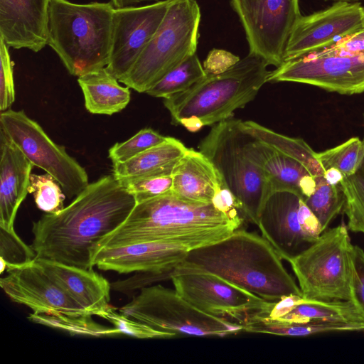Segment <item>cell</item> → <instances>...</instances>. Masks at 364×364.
Masks as SVG:
<instances>
[{
  "instance_id": "7a4b0ae2",
  "label": "cell",
  "mask_w": 364,
  "mask_h": 364,
  "mask_svg": "<svg viewBox=\"0 0 364 364\" xmlns=\"http://www.w3.org/2000/svg\"><path fill=\"white\" fill-rule=\"evenodd\" d=\"M243 221L230 218L212 203L190 202L171 191L136 203L124 222L92 250L147 241L177 243L191 250L228 237Z\"/></svg>"
},
{
  "instance_id": "d590c367",
  "label": "cell",
  "mask_w": 364,
  "mask_h": 364,
  "mask_svg": "<svg viewBox=\"0 0 364 364\" xmlns=\"http://www.w3.org/2000/svg\"><path fill=\"white\" fill-rule=\"evenodd\" d=\"M166 137L151 128H144L127 141L114 144L109 149L108 157L112 163L125 162L163 142Z\"/></svg>"
},
{
  "instance_id": "1f68e13d",
  "label": "cell",
  "mask_w": 364,
  "mask_h": 364,
  "mask_svg": "<svg viewBox=\"0 0 364 364\" xmlns=\"http://www.w3.org/2000/svg\"><path fill=\"white\" fill-rule=\"evenodd\" d=\"M340 186L345 196L343 210L348 228L364 234V154L355 173L343 177Z\"/></svg>"
},
{
  "instance_id": "7c38bea8",
  "label": "cell",
  "mask_w": 364,
  "mask_h": 364,
  "mask_svg": "<svg viewBox=\"0 0 364 364\" xmlns=\"http://www.w3.org/2000/svg\"><path fill=\"white\" fill-rule=\"evenodd\" d=\"M231 4L245 30L250 53L279 67L301 16L299 0H231Z\"/></svg>"
},
{
  "instance_id": "e575fe53",
  "label": "cell",
  "mask_w": 364,
  "mask_h": 364,
  "mask_svg": "<svg viewBox=\"0 0 364 364\" xmlns=\"http://www.w3.org/2000/svg\"><path fill=\"white\" fill-rule=\"evenodd\" d=\"M36 257L31 245H26L14 230L0 228L1 274L26 264Z\"/></svg>"
},
{
  "instance_id": "52a82bcc",
  "label": "cell",
  "mask_w": 364,
  "mask_h": 364,
  "mask_svg": "<svg viewBox=\"0 0 364 364\" xmlns=\"http://www.w3.org/2000/svg\"><path fill=\"white\" fill-rule=\"evenodd\" d=\"M241 120L228 119L213 127L198 149L213 164L224 185L240 201L245 218L256 225L272 193L263 171L245 154Z\"/></svg>"
},
{
  "instance_id": "ab89813d",
  "label": "cell",
  "mask_w": 364,
  "mask_h": 364,
  "mask_svg": "<svg viewBox=\"0 0 364 364\" xmlns=\"http://www.w3.org/2000/svg\"><path fill=\"white\" fill-rule=\"evenodd\" d=\"M351 300L364 316V250L353 245L351 254Z\"/></svg>"
},
{
  "instance_id": "e0dca14e",
  "label": "cell",
  "mask_w": 364,
  "mask_h": 364,
  "mask_svg": "<svg viewBox=\"0 0 364 364\" xmlns=\"http://www.w3.org/2000/svg\"><path fill=\"white\" fill-rule=\"evenodd\" d=\"M0 286L11 300L26 306L35 314L90 315L36 259L8 272L0 279Z\"/></svg>"
},
{
  "instance_id": "f1b7e54d",
  "label": "cell",
  "mask_w": 364,
  "mask_h": 364,
  "mask_svg": "<svg viewBox=\"0 0 364 364\" xmlns=\"http://www.w3.org/2000/svg\"><path fill=\"white\" fill-rule=\"evenodd\" d=\"M314 191L304 201L318 220L323 232L343 209L345 196L340 183L329 182L324 176L315 178Z\"/></svg>"
},
{
  "instance_id": "8992f818",
  "label": "cell",
  "mask_w": 364,
  "mask_h": 364,
  "mask_svg": "<svg viewBox=\"0 0 364 364\" xmlns=\"http://www.w3.org/2000/svg\"><path fill=\"white\" fill-rule=\"evenodd\" d=\"M200 18L196 0H171L156 32L120 82L138 92H146L195 54Z\"/></svg>"
},
{
  "instance_id": "7402d4cb",
  "label": "cell",
  "mask_w": 364,
  "mask_h": 364,
  "mask_svg": "<svg viewBox=\"0 0 364 364\" xmlns=\"http://www.w3.org/2000/svg\"><path fill=\"white\" fill-rule=\"evenodd\" d=\"M36 260L90 315L102 318L111 307V284L93 269L80 268L44 259L36 258Z\"/></svg>"
},
{
  "instance_id": "d6a6232c",
  "label": "cell",
  "mask_w": 364,
  "mask_h": 364,
  "mask_svg": "<svg viewBox=\"0 0 364 364\" xmlns=\"http://www.w3.org/2000/svg\"><path fill=\"white\" fill-rule=\"evenodd\" d=\"M363 154V140L358 137H352L336 146L316 152V157L325 171L329 169L337 170L346 177L355 173Z\"/></svg>"
},
{
  "instance_id": "4fadbf2b",
  "label": "cell",
  "mask_w": 364,
  "mask_h": 364,
  "mask_svg": "<svg viewBox=\"0 0 364 364\" xmlns=\"http://www.w3.org/2000/svg\"><path fill=\"white\" fill-rule=\"evenodd\" d=\"M257 226L262 236L287 262L307 249L323 232L304 200L286 191H274L269 196Z\"/></svg>"
},
{
  "instance_id": "9c48e42d",
  "label": "cell",
  "mask_w": 364,
  "mask_h": 364,
  "mask_svg": "<svg viewBox=\"0 0 364 364\" xmlns=\"http://www.w3.org/2000/svg\"><path fill=\"white\" fill-rule=\"evenodd\" d=\"M131 318L176 336L224 337L243 331L236 321L208 314L176 290L157 284L144 287L119 309Z\"/></svg>"
},
{
  "instance_id": "44dd1931",
  "label": "cell",
  "mask_w": 364,
  "mask_h": 364,
  "mask_svg": "<svg viewBox=\"0 0 364 364\" xmlns=\"http://www.w3.org/2000/svg\"><path fill=\"white\" fill-rule=\"evenodd\" d=\"M33 164L0 130V228L14 230V220L28 193Z\"/></svg>"
},
{
  "instance_id": "bcb514c9",
  "label": "cell",
  "mask_w": 364,
  "mask_h": 364,
  "mask_svg": "<svg viewBox=\"0 0 364 364\" xmlns=\"http://www.w3.org/2000/svg\"><path fill=\"white\" fill-rule=\"evenodd\" d=\"M363 11H364V6H363Z\"/></svg>"
},
{
  "instance_id": "2e32d148",
  "label": "cell",
  "mask_w": 364,
  "mask_h": 364,
  "mask_svg": "<svg viewBox=\"0 0 364 364\" xmlns=\"http://www.w3.org/2000/svg\"><path fill=\"white\" fill-rule=\"evenodd\" d=\"M363 27V6L357 2L336 1L324 10L301 16L289 38L284 61L328 48Z\"/></svg>"
},
{
  "instance_id": "5bb4252c",
  "label": "cell",
  "mask_w": 364,
  "mask_h": 364,
  "mask_svg": "<svg viewBox=\"0 0 364 364\" xmlns=\"http://www.w3.org/2000/svg\"><path fill=\"white\" fill-rule=\"evenodd\" d=\"M267 82H293L341 95L364 92V53L356 55L308 54L284 60L270 72Z\"/></svg>"
},
{
  "instance_id": "8d00e7d4",
  "label": "cell",
  "mask_w": 364,
  "mask_h": 364,
  "mask_svg": "<svg viewBox=\"0 0 364 364\" xmlns=\"http://www.w3.org/2000/svg\"><path fill=\"white\" fill-rule=\"evenodd\" d=\"M119 181L134 197L136 203L169 193L173 186L172 174L124 178Z\"/></svg>"
},
{
  "instance_id": "ba28073f",
  "label": "cell",
  "mask_w": 364,
  "mask_h": 364,
  "mask_svg": "<svg viewBox=\"0 0 364 364\" xmlns=\"http://www.w3.org/2000/svg\"><path fill=\"white\" fill-rule=\"evenodd\" d=\"M348 228L342 223L326 230L289 262L302 297L320 301L351 300V254Z\"/></svg>"
},
{
  "instance_id": "4316f807",
  "label": "cell",
  "mask_w": 364,
  "mask_h": 364,
  "mask_svg": "<svg viewBox=\"0 0 364 364\" xmlns=\"http://www.w3.org/2000/svg\"><path fill=\"white\" fill-rule=\"evenodd\" d=\"M241 127L247 134L304 166L314 177L325 176L316 152L301 139L289 137L274 132L253 121H241Z\"/></svg>"
},
{
  "instance_id": "f6af8a7d",
  "label": "cell",
  "mask_w": 364,
  "mask_h": 364,
  "mask_svg": "<svg viewBox=\"0 0 364 364\" xmlns=\"http://www.w3.org/2000/svg\"><path fill=\"white\" fill-rule=\"evenodd\" d=\"M363 144H364V138H363Z\"/></svg>"
},
{
  "instance_id": "60d3db41",
  "label": "cell",
  "mask_w": 364,
  "mask_h": 364,
  "mask_svg": "<svg viewBox=\"0 0 364 364\" xmlns=\"http://www.w3.org/2000/svg\"><path fill=\"white\" fill-rule=\"evenodd\" d=\"M363 53H364V27L341 38L332 46L312 53L331 55H356Z\"/></svg>"
},
{
  "instance_id": "484cf974",
  "label": "cell",
  "mask_w": 364,
  "mask_h": 364,
  "mask_svg": "<svg viewBox=\"0 0 364 364\" xmlns=\"http://www.w3.org/2000/svg\"><path fill=\"white\" fill-rule=\"evenodd\" d=\"M278 320L348 324L364 331V316L352 300L320 301L302 297L289 313Z\"/></svg>"
},
{
  "instance_id": "b9f144b4",
  "label": "cell",
  "mask_w": 364,
  "mask_h": 364,
  "mask_svg": "<svg viewBox=\"0 0 364 364\" xmlns=\"http://www.w3.org/2000/svg\"><path fill=\"white\" fill-rule=\"evenodd\" d=\"M240 58L230 51L213 48L208 54L203 67L208 75H218L228 70L239 60Z\"/></svg>"
},
{
  "instance_id": "d4e9b609",
  "label": "cell",
  "mask_w": 364,
  "mask_h": 364,
  "mask_svg": "<svg viewBox=\"0 0 364 364\" xmlns=\"http://www.w3.org/2000/svg\"><path fill=\"white\" fill-rule=\"evenodd\" d=\"M77 82L85 107L92 114L112 115L124 109L131 99L129 87L120 85L105 68L79 77Z\"/></svg>"
},
{
  "instance_id": "836d02e7",
  "label": "cell",
  "mask_w": 364,
  "mask_h": 364,
  "mask_svg": "<svg viewBox=\"0 0 364 364\" xmlns=\"http://www.w3.org/2000/svg\"><path fill=\"white\" fill-rule=\"evenodd\" d=\"M59 183L49 173H31L28 193L33 194L38 209L49 214L60 212L64 207L65 194Z\"/></svg>"
},
{
  "instance_id": "ee69618b",
  "label": "cell",
  "mask_w": 364,
  "mask_h": 364,
  "mask_svg": "<svg viewBox=\"0 0 364 364\" xmlns=\"http://www.w3.org/2000/svg\"><path fill=\"white\" fill-rule=\"evenodd\" d=\"M334 1H343V2H348V3H356L357 1H361V0H334Z\"/></svg>"
},
{
  "instance_id": "3957f363",
  "label": "cell",
  "mask_w": 364,
  "mask_h": 364,
  "mask_svg": "<svg viewBox=\"0 0 364 364\" xmlns=\"http://www.w3.org/2000/svg\"><path fill=\"white\" fill-rule=\"evenodd\" d=\"M178 267L212 273L269 302L302 296L272 245L241 228L220 241L188 251Z\"/></svg>"
},
{
  "instance_id": "9a60e30c",
  "label": "cell",
  "mask_w": 364,
  "mask_h": 364,
  "mask_svg": "<svg viewBox=\"0 0 364 364\" xmlns=\"http://www.w3.org/2000/svg\"><path fill=\"white\" fill-rule=\"evenodd\" d=\"M170 1L114 9L110 57L105 68L119 82L131 70L156 32Z\"/></svg>"
},
{
  "instance_id": "4dcf8cb0",
  "label": "cell",
  "mask_w": 364,
  "mask_h": 364,
  "mask_svg": "<svg viewBox=\"0 0 364 364\" xmlns=\"http://www.w3.org/2000/svg\"><path fill=\"white\" fill-rule=\"evenodd\" d=\"M28 318L36 323L60 329L70 335L107 337L122 335L115 327L100 325L92 318V315H49L32 313Z\"/></svg>"
},
{
  "instance_id": "30bf717a",
  "label": "cell",
  "mask_w": 364,
  "mask_h": 364,
  "mask_svg": "<svg viewBox=\"0 0 364 364\" xmlns=\"http://www.w3.org/2000/svg\"><path fill=\"white\" fill-rule=\"evenodd\" d=\"M0 130L33 166L51 175L69 198L77 196L88 186L85 169L67 153L65 146L55 144L23 110L1 112Z\"/></svg>"
},
{
  "instance_id": "d6986e66",
  "label": "cell",
  "mask_w": 364,
  "mask_h": 364,
  "mask_svg": "<svg viewBox=\"0 0 364 364\" xmlns=\"http://www.w3.org/2000/svg\"><path fill=\"white\" fill-rule=\"evenodd\" d=\"M50 0H0V38L9 48L33 52L48 45Z\"/></svg>"
},
{
  "instance_id": "83f0119b",
  "label": "cell",
  "mask_w": 364,
  "mask_h": 364,
  "mask_svg": "<svg viewBox=\"0 0 364 364\" xmlns=\"http://www.w3.org/2000/svg\"><path fill=\"white\" fill-rule=\"evenodd\" d=\"M243 331L284 336H306L317 333L360 331L358 326L323 322H289L253 314L242 324Z\"/></svg>"
},
{
  "instance_id": "5b68a950",
  "label": "cell",
  "mask_w": 364,
  "mask_h": 364,
  "mask_svg": "<svg viewBox=\"0 0 364 364\" xmlns=\"http://www.w3.org/2000/svg\"><path fill=\"white\" fill-rule=\"evenodd\" d=\"M261 56L249 52L228 70L208 75L188 90L164 99L172 123L183 118L197 117L204 126L230 119L237 109L253 100L267 82L271 71Z\"/></svg>"
},
{
  "instance_id": "74e56055",
  "label": "cell",
  "mask_w": 364,
  "mask_h": 364,
  "mask_svg": "<svg viewBox=\"0 0 364 364\" xmlns=\"http://www.w3.org/2000/svg\"><path fill=\"white\" fill-rule=\"evenodd\" d=\"M113 324L122 335L136 338H171L174 335L156 330L144 323L131 318L122 314H117L112 306L102 317Z\"/></svg>"
},
{
  "instance_id": "f546056e",
  "label": "cell",
  "mask_w": 364,
  "mask_h": 364,
  "mask_svg": "<svg viewBox=\"0 0 364 364\" xmlns=\"http://www.w3.org/2000/svg\"><path fill=\"white\" fill-rule=\"evenodd\" d=\"M206 75L195 53L164 75L145 93L155 97L168 98L188 90Z\"/></svg>"
},
{
  "instance_id": "ac0fdd59",
  "label": "cell",
  "mask_w": 364,
  "mask_h": 364,
  "mask_svg": "<svg viewBox=\"0 0 364 364\" xmlns=\"http://www.w3.org/2000/svg\"><path fill=\"white\" fill-rule=\"evenodd\" d=\"M187 247L165 241H147L92 250V264L119 274L156 272L172 274L184 260Z\"/></svg>"
},
{
  "instance_id": "6da1fadb",
  "label": "cell",
  "mask_w": 364,
  "mask_h": 364,
  "mask_svg": "<svg viewBox=\"0 0 364 364\" xmlns=\"http://www.w3.org/2000/svg\"><path fill=\"white\" fill-rule=\"evenodd\" d=\"M135 205L134 197L113 174L89 183L60 212L33 223L31 245L36 258L92 269L93 247L124 222Z\"/></svg>"
},
{
  "instance_id": "ffe728a7",
  "label": "cell",
  "mask_w": 364,
  "mask_h": 364,
  "mask_svg": "<svg viewBox=\"0 0 364 364\" xmlns=\"http://www.w3.org/2000/svg\"><path fill=\"white\" fill-rule=\"evenodd\" d=\"M243 148L246 156L264 173L272 192L290 191L304 200L314 191L315 177L296 160L245 132Z\"/></svg>"
},
{
  "instance_id": "7bdbcfd3",
  "label": "cell",
  "mask_w": 364,
  "mask_h": 364,
  "mask_svg": "<svg viewBox=\"0 0 364 364\" xmlns=\"http://www.w3.org/2000/svg\"><path fill=\"white\" fill-rule=\"evenodd\" d=\"M180 124L183 125L188 131L195 132L204 127L202 122L197 117H191L183 118L179 121Z\"/></svg>"
},
{
  "instance_id": "277c9868",
  "label": "cell",
  "mask_w": 364,
  "mask_h": 364,
  "mask_svg": "<svg viewBox=\"0 0 364 364\" xmlns=\"http://www.w3.org/2000/svg\"><path fill=\"white\" fill-rule=\"evenodd\" d=\"M114 10L110 1H50L48 45L70 75L79 77L107 67Z\"/></svg>"
},
{
  "instance_id": "cb8c5ba5",
  "label": "cell",
  "mask_w": 364,
  "mask_h": 364,
  "mask_svg": "<svg viewBox=\"0 0 364 364\" xmlns=\"http://www.w3.org/2000/svg\"><path fill=\"white\" fill-rule=\"evenodd\" d=\"M178 139L166 137L163 142L123 163H112V174L118 179L171 175L187 151Z\"/></svg>"
},
{
  "instance_id": "603a6c76",
  "label": "cell",
  "mask_w": 364,
  "mask_h": 364,
  "mask_svg": "<svg viewBox=\"0 0 364 364\" xmlns=\"http://www.w3.org/2000/svg\"><path fill=\"white\" fill-rule=\"evenodd\" d=\"M171 192L190 202L210 203L224 185L211 161L200 151L188 149L173 173Z\"/></svg>"
},
{
  "instance_id": "8fae6325",
  "label": "cell",
  "mask_w": 364,
  "mask_h": 364,
  "mask_svg": "<svg viewBox=\"0 0 364 364\" xmlns=\"http://www.w3.org/2000/svg\"><path fill=\"white\" fill-rule=\"evenodd\" d=\"M171 279L176 291L199 310L243 324L251 315L267 311L269 301L212 273L177 267Z\"/></svg>"
},
{
  "instance_id": "f35d334b",
  "label": "cell",
  "mask_w": 364,
  "mask_h": 364,
  "mask_svg": "<svg viewBox=\"0 0 364 364\" xmlns=\"http://www.w3.org/2000/svg\"><path fill=\"white\" fill-rule=\"evenodd\" d=\"M0 111L9 109L15 100L12 62L9 47L0 38Z\"/></svg>"
}]
</instances>
